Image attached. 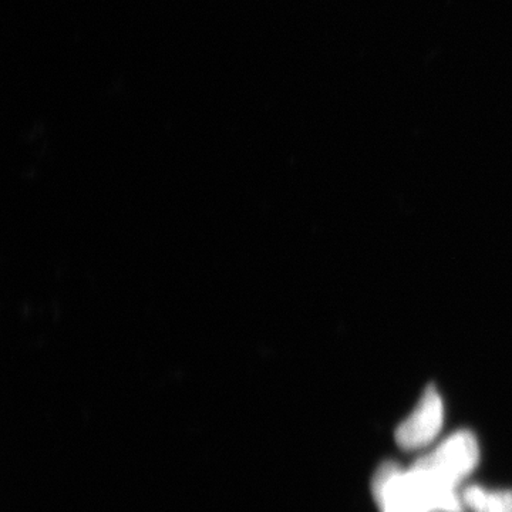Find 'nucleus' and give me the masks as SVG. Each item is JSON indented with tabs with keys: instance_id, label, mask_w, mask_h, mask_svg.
Instances as JSON below:
<instances>
[{
	"instance_id": "f257e3e1",
	"label": "nucleus",
	"mask_w": 512,
	"mask_h": 512,
	"mask_svg": "<svg viewBox=\"0 0 512 512\" xmlns=\"http://www.w3.org/2000/svg\"><path fill=\"white\" fill-rule=\"evenodd\" d=\"M380 512H467L463 493L434 483L416 467L384 461L372 480Z\"/></svg>"
},
{
	"instance_id": "f03ea898",
	"label": "nucleus",
	"mask_w": 512,
	"mask_h": 512,
	"mask_svg": "<svg viewBox=\"0 0 512 512\" xmlns=\"http://www.w3.org/2000/svg\"><path fill=\"white\" fill-rule=\"evenodd\" d=\"M480 461V446L471 431L460 430L448 436L431 453L419 458L414 467L444 487L458 490Z\"/></svg>"
},
{
	"instance_id": "7ed1b4c3",
	"label": "nucleus",
	"mask_w": 512,
	"mask_h": 512,
	"mask_svg": "<svg viewBox=\"0 0 512 512\" xmlns=\"http://www.w3.org/2000/svg\"><path fill=\"white\" fill-rule=\"evenodd\" d=\"M444 424V404L436 386H429L412 414L397 427V446L416 451L439 437Z\"/></svg>"
},
{
	"instance_id": "20e7f679",
	"label": "nucleus",
	"mask_w": 512,
	"mask_h": 512,
	"mask_svg": "<svg viewBox=\"0 0 512 512\" xmlns=\"http://www.w3.org/2000/svg\"><path fill=\"white\" fill-rule=\"evenodd\" d=\"M463 501L471 512H512V490L494 491L471 485L463 491Z\"/></svg>"
}]
</instances>
